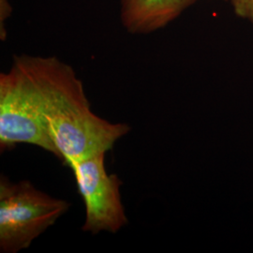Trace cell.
<instances>
[{
	"mask_svg": "<svg viewBox=\"0 0 253 253\" xmlns=\"http://www.w3.org/2000/svg\"><path fill=\"white\" fill-rule=\"evenodd\" d=\"M26 56L49 134L66 166L108 152L130 130L126 124L111 123L91 112L83 83L70 65L54 56Z\"/></svg>",
	"mask_w": 253,
	"mask_h": 253,
	"instance_id": "cell-1",
	"label": "cell"
},
{
	"mask_svg": "<svg viewBox=\"0 0 253 253\" xmlns=\"http://www.w3.org/2000/svg\"><path fill=\"white\" fill-rule=\"evenodd\" d=\"M19 144L37 145L59 159L26 54L15 55L9 72L0 74L1 152Z\"/></svg>",
	"mask_w": 253,
	"mask_h": 253,
	"instance_id": "cell-2",
	"label": "cell"
},
{
	"mask_svg": "<svg viewBox=\"0 0 253 253\" xmlns=\"http://www.w3.org/2000/svg\"><path fill=\"white\" fill-rule=\"evenodd\" d=\"M65 200L54 198L29 181L11 182L0 177V252L16 253L31 243L70 208Z\"/></svg>",
	"mask_w": 253,
	"mask_h": 253,
	"instance_id": "cell-3",
	"label": "cell"
},
{
	"mask_svg": "<svg viewBox=\"0 0 253 253\" xmlns=\"http://www.w3.org/2000/svg\"><path fill=\"white\" fill-rule=\"evenodd\" d=\"M105 154L94 155L71 167L85 207L82 230L93 235L100 232L116 234L127 224L119 190L122 182L117 174L106 172Z\"/></svg>",
	"mask_w": 253,
	"mask_h": 253,
	"instance_id": "cell-4",
	"label": "cell"
},
{
	"mask_svg": "<svg viewBox=\"0 0 253 253\" xmlns=\"http://www.w3.org/2000/svg\"><path fill=\"white\" fill-rule=\"evenodd\" d=\"M199 0H120L122 25L131 34H149L171 24Z\"/></svg>",
	"mask_w": 253,
	"mask_h": 253,
	"instance_id": "cell-5",
	"label": "cell"
},
{
	"mask_svg": "<svg viewBox=\"0 0 253 253\" xmlns=\"http://www.w3.org/2000/svg\"><path fill=\"white\" fill-rule=\"evenodd\" d=\"M229 2L235 15L253 25V0H224Z\"/></svg>",
	"mask_w": 253,
	"mask_h": 253,
	"instance_id": "cell-6",
	"label": "cell"
},
{
	"mask_svg": "<svg viewBox=\"0 0 253 253\" xmlns=\"http://www.w3.org/2000/svg\"><path fill=\"white\" fill-rule=\"evenodd\" d=\"M12 8L9 0H0V37L1 40L6 39L5 24L7 19L11 15Z\"/></svg>",
	"mask_w": 253,
	"mask_h": 253,
	"instance_id": "cell-7",
	"label": "cell"
}]
</instances>
